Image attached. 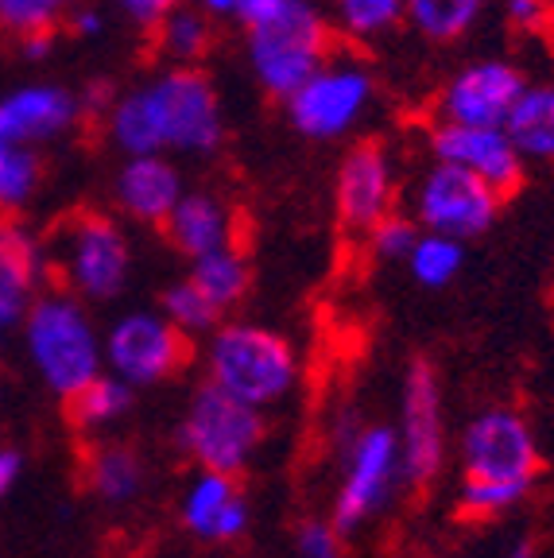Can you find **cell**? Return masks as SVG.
I'll list each match as a JSON object with an SVG mask.
<instances>
[{
	"instance_id": "cell-12",
	"label": "cell",
	"mask_w": 554,
	"mask_h": 558,
	"mask_svg": "<svg viewBox=\"0 0 554 558\" xmlns=\"http://www.w3.org/2000/svg\"><path fill=\"white\" fill-rule=\"evenodd\" d=\"M461 470L466 477H508L535 481L539 446L531 427L516 411L493 408L477 415L461 438Z\"/></svg>"
},
{
	"instance_id": "cell-28",
	"label": "cell",
	"mask_w": 554,
	"mask_h": 558,
	"mask_svg": "<svg viewBox=\"0 0 554 558\" xmlns=\"http://www.w3.org/2000/svg\"><path fill=\"white\" fill-rule=\"evenodd\" d=\"M39 174H44V167H39L32 144H12V140L0 136V209L4 214L32 202Z\"/></svg>"
},
{
	"instance_id": "cell-5",
	"label": "cell",
	"mask_w": 554,
	"mask_h": 558,
	"mask_svg": "<svg viewBox=\"0 0 554 558\" xmlns=\"http://www.w3.org/2000/svg\"><path fill=\"white\" fill-rule=\"evenodd\" d=\"M206 365L217 388H226L252 408H268V403L284 400L299 376L291 341L249 323L221 326L209 338Z\"/></svg>"
},
{
	"instance_id": "cell-10",
	"label": "cell",
	"mask_w": 554,
	"mask_h": 558,
	"mask_svg": "<svg viewBox=\"0 0 554 558\" xmlns=\"http://www.w3.org/2000/svg\"><path fill=\"white\" fill-rule=\"evenodd\" d=\"M191 357L186 333L156 311H132L105 338V365L132 388H147L174 376Z\"/></svg>"
},
{
	"instance_id": "cell-41",
	"label": "cell",
	"mask_w": 554,
	"mask_h": 558,
	"mask_svg": "<svg viewBox=\"0 0 554 558\" xmlns=\"http://www.w3.org/2000/svg\"><path fill=\"white\" fill-rule=\"evenodd\" d=\"M198 9L206 12L209 20H217V16H237V0H198Z\"/></svg>"
},
{
	"instance_id": "cell-34",
	"label": "cell",
	"mask_w": 554,
	"mask_h": 558,
	"mask_svg": "<svg viewBox=\"0 0 554 558\" xmlns=\"http://www.w3.org/2000/svg\"><path fill=\"white\" fill-rule=\"evenodd\" d=\"M294 550L299 558H341V532L334 523L306 520L294 532Z\"/></svg>"
},
{
	"instance_id": "cell-27",
	"label": "cell",
	"mask_w": 554,
	"mask_h": 558,
	"mask_svg": "<svg viewBox=\"0 0 554 558\" xmlns=\"http://www.w3.org/2000/svg\"><path fill=\"white\" fill-rule=\"evenodd\" d=\"M156 39L167 59H174L179 66H191L209 51V16L202 9H171L156 24Z\"/></svg>"
},
{
	"instance_id": "cell-24",
	"label": "cell",
	"mask_w": 554,
	"mask_h": 558,
	"mask_svg": "<svg viewBox=\"0 0 554 558\" xmlns=\"http://www.w3.org/2000/svg\"><path fill=\"white\" fill-rule=\"evenodd\" d=\"M144 485V465L132 450L124 446H105L89 458V488L109 505H129L140 497Z\"/></svg>"
},
{
	"instance_id": "cell-33",
	"label": "cell",
	"mask_w": 554,
	"mask_h": 558,
	"mask_svg": "<svg viewBox=\"0 0 554 558\" xmlns=\"http://www.w3.org/2000/svg\"><path fill=\"white\" fill-rule=\"evenodd\" d=\"M416 236H419L416 221L399 218V214H388V218H381L373 229H369V248H373L381 260H408Z\"/></svg>"
},
{
	"instance_id": "cell-15",
	"label": "cell",
	"mask_w": 554,
	"mask_h": 558,
	"mask_svg": "<svg viewBox=\"0 0 554 558\" xmlns=\"http://www.w3.org/2000/svg\"><path fill=\"white\" fill-rule=\"evenodd\" d=\"M523 74L511 62L485 59L454 74L450 86L442 89L438 113L454 124H504L511 101L523 94Z\"/></svg>"
},
{
	"instance_id": "cell-30",
	"label": "cell",
	"mask_w": 554,
	"mask_h": 558,
	"mask_svg": "<svg viewBox=\"0 0 554 558\" xmlns=\"http://www.w3.org/2000/svg\"><path fill=\"white\" fill-rule=\"evenodd\" d=\"M334 20L353 39H373L404 20V0H329Z\"/></svg>"
},
{
	"instance_id": "cell-36",
	"label": "cell",
	"mask_w": 554,
	"mask_h": 558,
	"mask_svg": "<svg viewBox=\"0 0 554 558\" xmlns=\"http://www.w3.org/2000/svg\"><path fill=\"white\" fill-rule=\"evenodd\" d=\"M546 16H551L546 0H508V20L516 27H539Z\"/></svg>"
},
{
	"instance_id": "cell-22",
	"label": "cell",
	"mask_w": 554,
	"mask_h": 558,
	"mask_svg": "<svg viewBox=\"0 0 554 558\" xmlns=\"http://www.w3.org/2000/svg\"><path fill=\"white\" fill-rule=\"evenodd\" d=\"M191 279L202 288V295L217 306V311L226 314L229 306H237L244 295H249V283H252V271H249V260L244 253L233 244H221L214 253L198 256L194 260V271Z\"/></svg>"
},
{
	"instance_id": "cell-40",
	"label": "cell",
	"mask_w": 554,
	"mask_h": 558,
	"mask_svg": "<svg viewBox=\"0 0 554 558\" xmlns=\"http://www.w3.org/2000/svg\"><path fill=\"white\" fill-rule=\"evenodd\" d=\"M70 27H74L79 35H97L105 24H101V16H97L94 9H74V20H70Z\"/></svg>"
},
{
	"instance_id": "cell-9",
	"label": "cell",
	"mask_w": 554,
	"mask_h": 558,
	"mask_svg": "<svg viewBox=\"0 0 554 558\" xmlns=\"http://www.w3.org/2000/svg\"><path fill=\"white\" fill-rule=\"evenodd\" d=\"M404 473V453L399 435L388 427H361L353 446L346 450V481L334 500V527L341 535L357 532L369 515H376L388 505L392 488Z\"/></svg>"
},
{
	"instance_id": "cell-23",
	"label": "cell",
	"mask_w": 554,
	"mask_h": 558,
	"mask_svg": "<svg viewBox=\"0 0 554 558\" xmlns=\"http://www.w3.org/2000/svg\"><path fill=\"white\" fill-rule=\"evenodd\" d=\"M481 16V0H404V20L431 44H454Z\"/></svg>"
},
{
	"instance_id": "cell-31",
	"label": "cell",
	"mask_w": 554,
	"mask_h": 558,
	"mask_svg": "<svg viewBox=\"0 0 554 558\" xmlns=\"http://www.w3.org/2000/svg\"><path fill=\"white\" fill-rule=\"evenodd\" d=\"M164 314L186 333V338H191V333L214 330L217 318H221V311L202 295V288L194 279H182V283H171V288L164 291Z\"/></svg>"
},
{
	"instance_id": "cell-4",
	"label": "cell",
	"mask_w": 554,
	"mask_h": 558,
	"mask_svg": "<svg viewBox=\"0 0 554 558\" xmlns=\"http://www.w3.org/2000/svg\"><path fill=\"white\" fill-rule=\"evenodd\" d=\"M47 268L79 299H113L132 268L129 236L97 209L67 214L47 236Z\"/></svg>"
},
{
	"instance_id": "cell-21",
	"label": "cell",
	"mask_w": 554,
	"mask_h": 558,
	"mask_svg": "<svg viewBox=\"0 0 554 558\" xmlns=\"http://www.w3.org/2000/svg\"><path fill=\"white\" fill-rule=\"evenodd\" d=\"M504 132L523 159H554V86H523L504 117Z\"/></svg>"
},
{
	"instance_id": "cell-26",
	"label": "cell",
	"mask_w": 554,
	"mask_h": 558,
	"mask_svg": "<svg viewBox=\"0 0 554 558\" xmlns=\"http://www.w3.org/2000/svg\"><path fill=\"white\" fill-rule=\"evenodd\" d=\"M461 260H466V248H461L458 236L431 233V229L416 236V244H411V253H408L411 276H416L423 288H446L461 271Z\"/></svg>"
},
{
	"instance_id": "cell-17",
	"label": "cell",
	"mask_w": 554,
	"mask_h": 558,
	"mask_svg": "<svg viewBox=\"0 0 554 558\" xmlns=\"http://www.w3.org/2000/svg\"><path fill=\"white\" fill-rule=\"evenodd\" d=\"M182 523L198 539H237L249 527V505H244L233 473L202 470L182 497Z\"/></svg>"
},
{
	"instance_id": "cell-35",
	"label": "cell",
	"mask_w": 554,
	"mask_h": 558,
	"mask_svg": "<svg viewBox=\"0 0 554 558\" xmlns=\"http://www.w3.org/2000/svg\"><path fill=\"white\" fill-rule=\"evenodd\" d=\"M117 4H121L140 27H156L167 12L179 9V0H117Z\"/></svg>"
},
{
	"instance_id": "cell-42",
	"label": "cell",
	"mask_w": 554,
	"mask_h": 558,
	"mask_svg": "<svg viewBox=\"0 0 554 558\" xmlns=\"http://www.w3.org/2000/svg\"><path fill=\"white\" fill-rule=\"evenodd\" d=\"M504 558H535V547H531V543H516Z\"/></svg>"
},
{
	"instance_id": "cell-20",
	"label": "cell",
	"mask_w": 554,
	"mask_h": 558,
	"mask_svg": "<svg viewBox=\"0 0 554 558\" xmlns=\"http://www.w3.org/2000/svg\"><path fill=\"white\" fill-rule=\"evenodd\" d=\"M164 229L174 248L182 256H191V260L214 253L221 244H233V214H229L226 202L206 191H194V194L182 191V198L167 214Z\"/></svg>"
},
{
	"instance_id": "cell-1",
	"label": "cell",
	"mask_w": 554,
	"mask_h": 558,
	"mask_svg": "<svg viewBox=\"0 0 554 558\" xmlns=\"http://www.w3.org/2000/svg\"><path fill=\"white\" fill-rule=\"evenodd\" d=\"M105 129L124 156H152V151H217L226 136L221 101L202 70L174 66L147 86L113 97Z\"/></svg>"
},
{
	"instance_id": "cell-7",
	"label": "cell",
	"mask_w": 554,
	"mask_h": 558,
	"mask_svg": "<svg viewBox=\"0 0 554 558\" xmlns=\"http://www.w3.org/2000/svg\"><path fill=\"white\" fill-rule=\"evenodd\" d=\"M373 101V74L361 62L329 54L303 86L287 97V117L306 140H338L353 129Z\"/></svg>"
},
{
	"instance_id": "cell-38",
	"label": "cell",
	"mask_w": 554,
	"mask_h": 558,
	"mask_svg": "<svg viewBox=\"0 0 554 558\" xmlns=\"http://www.w3.org/2000/svg\"><path fill=\"white\" fill-rule=\"evenodd\" d=\"M20 470H24V458L16 450H0V497H9V488L20 481Z\"/></svg>"
},
{
	"instance_id": "cell-11",
	"label": "cell",
	"mask_w": 554,
	"mask_h": 558,
	"mask_svg": "<svg viewBox=\"0 0 554 558\" xmlns=\"http://www.w3.org/2000/svg\"><path fill=\"white\" fill-rule=\"evenodd\" d=\"M399 453H404V477L416 488L431 485L442 473L446 458V423H442V388L438 373L426 361H416L404 380V430H399Z\"/></svg>"
},
{
	"instance_id": "cell-19",
	"label": "cell",
	"mask_w": 554,
	"mask_h": 558,
	"mask_svg": "<svg viewBox=\"0 0 554 558\" xmlns=\"http://www.w3.org/2000/svg\"><path fill=\"white\" fill-rule=\"evenodd\" d=\"M47 276V253L20 226H0V330L20 323Z\"/></svg>"
},
{
	"instance_id": "cell-39",
	"label": "cell",
	"mask_w": 554,
	"mask_h": 558,
	"mask_svg": "<svg viewBox=\"0 0 554 558\" xmlns=\"http://www.w3.org/2000/svg\"><path fill=\"white\" fill-rule=\"evenodd\" d=\"M24 54L27 59H47V54H51V32L24 35Z\"/></svg>"
},
{
	"instance_id": "cell-3",
	"label": "cell",
	"mask_w": 554,
	"mask_h": 558,
	"mask_svg": "<svg viewBox=\"0 0 554 558\" xmlns=\"http://www.w3.org/2000/svg\"><path fill=\"white\" fill-rule=\"evenodd\" d=\"M334 54V27L311 0H287L276 16L249 27V62L264 94L287 101Z\"/></svg>"
},
{
	"instance_id": "cell-8",
	"label": "cell",
	"mask_w": 554,
	"mask_h": 558,
	"mask_svg": "<svg viewBox=\"0 0 554 558\" xmlns=\"http://www.w3.org/2000/svg\"><path fill=\"white\" fill-rule=\"evenodd\" d=\"M501 202L504 194L493 183H485L481 174L438 159L416 191V218L431 233L469 241V236H481L493 226L496 214H501Z\"/></svg>"
},
{
	"instance_id": "cell-29",
	"label": "cell",
	"mask_w": 554,
	"mask_h": 558,
	"mask_svg": "<svg viewBox=\"0 0 554 558\" xmlns=\"http://www.w3.org/2000/svg\"><path fill=\"white\" fill-rule=\"evenodd\" d=\"M531 481L508 477H466L461 481V515L469 520H496L508 508H516L528 497Z\"/></svg>"
},
{
	"instance_id": "cell-16",
	"label": "cell",
	"mask_w": 554,
	"mask_h": 558,
	"mask_svg": "<svg viewBox=\"0 0 554 558\" xmlns=\"http://www.w3.org/2000/svg\"><path fill=\"white\" fill-rule=\"evenodd\" d=\"M82 117V101L59 86H24L0 97V136L12 144H44Z\"/></svg>"
},
{
	"instance_id": "cell-2",
	"label": "cell",
	"mask_w": 554,
	"mask_h": 558,
	"mask_svg": "<svg viewBox=\"0 0 554 558\" xmlns=\"http://www.w3.org/2000/svg\"><path fill=\"white\" fill-rule=\"evenodd\" d=\"M24 341L35 373L62 400L82 392L94 376H101L105 341L97 338L89 314L70 291H47L32 299L24 314Z\"/></svg>"
},
{
	"instance_id": "cell-6",
	"label": "cell",
	"mask_w": 554,
	"mask_h": 558,
	"mask_svg": "<svg viewBox=\"0 0 554 558\" xmlns=\"http://www.w3.org/2000/svg\"><path fill=\"white\" fill-rule=\"evenodd\" d=\"M264 438L261 408L237 400L233 392L217 388L214 380L202 384L191 400V411L179 427L182 453H191L198 470L241 473Z\"/></svg>"
},
{
	"instance_id": "cell-13",
	"label": "cell",
	"mask_w": 554,
	"mask_h": 558,
	"mask_svg": "<svg viewBox=\"0 0 554 558\" xmlns=\"http://www.w3.org/2000/svg\"><path fill=\"white\" fill-rule=\"evenodd\" d=\"M396 202V179H392V159L384 144L361 140L346 151L334 183V206L338 221L349 233H369L381 218L392 214Z\"/></svg>"
},
{
	"instance_id": "cell-32",
	"label": "cell",
	"mask_w": 554,
	"mask_h": 558,
	"mask_svg": "<svg viewBox=\"0 0 554 558\" xmlns=\"http://www.w3.org/2000/svg\"><path fill=\"white\" fill-rule=\"evenodd\" d=\"M74 4L82 0H0V27H9L12 35L51 32L62 12Z\"/></svg>"
},
{
	"instance_id": "cell-25",
	"label": "cell",
	"mask_w": 554,
	"mask_h": 558,
	"mask_svg": "<svg viewBox=\"0 0 554 558\" xmlns=\"http://www.w3.org/2000/svg\"><path fill=\"white\" fill-rule=\"evenodd\" d=\"M70 418L79 423L82 430L109 427L124 411L132 408V384H124L121 376H94V380L82 388V392L70 396Z\"/></svg>"
},
{
	"instance_id": "cell-37",
	"label": "cell",
	"mask_w": 554,
	"mask_h": 558,
	"mask_svg": "<svg viewBox=\"0 0 554 558\" xmlns=\"http://www.w3.org/2000/svg\"><path fill=\"white\" fill-rule=\"evenodd\" d=\"M284 4H287V0H237V16L233 20H241L244 27H252V24H261V20L276 16Z\"/></svg>"
},
{
	"instance_id": "cell-18",
	"label": "cell",
	"mask_w": 554,
	"mask_h": 558,
	"mask_svg": "<svg viewBox=\"0 0 554 558\" xmlns=\"http://www.w3.org/2000/svg\"><path fill=\"white\" fill-rule=\"evenodd\" d=\"M182 198V179L174 163H167L164 151L152 156H129V163L117 174V202L129 218L164 226L174 202Z\"/></svg>"
},
{
	"instance_id": "cell-14",
	"label": "cell",
	"mask_w": 554,
	"mask_h": 558,
	"mask_svg": "<svg viewBox=\"0 0 554 558\" xmlns=\"http://www.w3.org/2000/svg\"><path fill=\"white\" fill-rule=\"evenodd\" d=\"M431 151L442 163H458L466 171L481 174L501 194H511L523 183V163L528 159L516 151L504 124H454L442 121L431 132Z\"/></svg>"
}]
</instances>
